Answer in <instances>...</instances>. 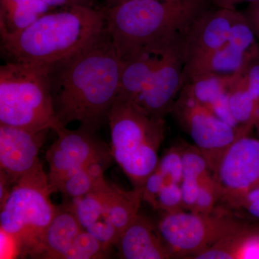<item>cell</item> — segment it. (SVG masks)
<instances>
[{
  "mask_svg": "<svg viewBox=\"0 0 259 259\" xmlns=\"http://www.w3.org/2000/svg\"><path fill=\"white\" fill-rule=\"evenodd\" d=\"M83 228L69 203L64 201L42 233L29 256L33 258L64 259L76 237Z\"/></svg>",
  "mask_w": 259,
  "mask_h": 259,
  "instance_id": "9a60e30c",
  "label": "cell"
},
{
  "mask_svg": "<svg viewBox=\"0 0 259 259\" xmlns=\"http://www.w3.org/2000/svg\"><path fill=\"white\" fill-rule=\"evenodd\" d=\"M125 1H127V0H107V7L112 6V5L119 4V3H122V2Z\"/></svg>",
  "mask_w": 259,
  "mask_h": 259,
  "instance_id": "74e56055",
  "label": "cell"
},
{
  "mask_svg": "<svg viewBox=\"0 0 259 259\" xmlns=\"http://www.w3.org/2000/svg\"><path fill=\"white\" fill-rule=\"evenodd\" d=\"M164 54L144 52L122 61L120 86L116 100L134 103Z\"/></svg>",
  "mask_w": 259,
  "mask_h": 259,
  "instance_id": "e0dca14e",
  "label": "cell"
},
{
  "mask_svg": "<svg viewBox=\"0 0 259 259\" xmlns=\"http://www.w3.org/2000/svg\"><path fill=\"white\" fill-rule=\"evenodd\" d=\"M105 28L103 10L68 7L42 15L21 31L0 32L1 53L7 61L49 66L81 50Z\"/></svg>",
  "mask_w": 259,
  "mask_h": 259,
  "instance_id": "3957f363",
  "label": "cell"
},
{
  "mask_svg": "<svg viewBox=\"0 0 259 259\" xmlns=\"http://www.w3.org/2000/svg\"><path fill=\"white\" fill-rule=\"evenodd\" d=\"M233 208L245 209L252 216L259 219V187L238 199Z\"/></svg>",
  "mask_w": 259,
  "mask_h": 259,
  "instance_id": "1f68e13d",
  "label": "cell"
},
{
  "mask_svg": "<svg viewBox=\"0 0 259 259\" xmlns=\"http://www.w3.org/2000/svg\"><path fill=\"white\" fill-rule=\"evenodd\" d=\"M95 182L90 176L88 168H80L64 179L56 186L55 192H61L66 198L82 197L93 190Z\"/></svg>",
  "mask_w": 259,
  "mask_h": 259,
  "instance_id": "d4e9b609",
  "label": "cell"
},
{
  "mask_svg": "<svg viewBox=\"0 0 259 259\" xmlns=\"http://www.w3.org/2000/svg\"><path fill=\"white\" fill-rule=\"evenodd\" d=\"M115 247L122 259L175 258L162 239L157 226L140 214L121 234Z\"/></svg>",
  "mask_w": 259,
  "mask_h": 259,
  "instance_id": "5bb4252c",
  "label": "cell"
},
{
  "mask_svg": "<svg viewBox=\"0 0 259 259\" xmlns=\"http://www.w3.org/2000/svg\"><path fill=\"white\" fill-rule=\"evenodd\" d=\"M153 208L161 209L165 212V214H173L185 211L180 185L175 183L166 184L158 194Z\"/></svg>",
  "mask_w": 259,
  "mask_h": 259,
  "instance_id": "83f0119b",
  "label": "cell"
},
{
  "mask_svg": "<svg viewBox=\"0 0 259 259\" xmlns=\"http://www.w3.org/2000/svg\"><path fill=\"white\" fill-rule=\"evenodd\" d=\"M211 7L205 0H127L103 11L105 28L124 61L177 47L194 20Z\"/></svg>",
  "mask_w": 259,
  "mask_h": 259,
  "instance_id": "7a4b0ae2",
  "label": "cell"
},
{
  "mask_svg": "<svg viewBox=\"0 0 259 259\" xmlns=\"http://www.w3.org/2000/svg\"><path fill=\"white\" fill-rule=\"evenodd\" d=\"M113 160L135 188L143 187L158 166L164 119L146 115L134 104L115 100L107 117Z\"/></svg>",
  "mask_w": 259,
  "mask_h": 259,
  "instance_id": "277c9868",
  "label": "cell"
},
{
  "mask_svg": "<svg viewBox=\"0 0 259 259\" xmlns=\"http://www.w3.org/2000/svg\"><path fill=\"white\" fill-rule=\"evenodd\" d=\"M228 102L241 134L248 136L258 118L259 102L248 91L239 74H235L228 90Z\"/></svg>",
  "mask_w": 259,
  "mask_h": 259,
  "instance_id": "ffe728a7",
  "label": "cell"
},
{
  "mask_svg": "<svg viewBox=\"0 0 259 259\" xmlns=\"http://www.w3.org/2000/svg\"><path fill=\"white\" fill-rule=\"evenodd\" d=\"M142 201V187L126 191L111 184L105 204V216L115 227L119 238L139 215Z\"/></svg>",
  "mask_w": 259,
  "mask_h": 259,
  "instance_id": "ac0fdd59",
  "label": "cell"
},
{
  "mask_svg": "<svg viewBox=\"0 0 259 259\" xmlns=\"http://www.w3.org/2000/svg\"><path fill=\"white\" fill-rule=\"evenodd\" d=\"M165 185L166 180L164 177L158 170L155 169L143 186V200L153 207L158 194Z\"/></svg>",
  "mask_w": 259,
  "mask_h": 259,
  "instance_id": "f546056e",
  "label": "cell"
},
{
  "mask_svg": "<svg viewBox=\"0 0 259 259\" xmlns=\"http://www.w3.org/2000/svg\"><path fill=\"white\" fill-rule=\"evenodd\" d=\"M258 1L259 0H229V7L231 8H236V5L241 3H247L250 4Z\"/></svg>",
  "mask_w": 259,
  "mask_h": 259,
  "instance_id": "8d00e7d4",
  "label": "cell"
},
{
  "mask_svg": "<svg viewBox=\"0 0 259 259\" xmlns=\"http://www.w3.org/2000/svg\"><path fill=\"white\" fill-rule=\"evenodd\" d=\"M111 184L103 179L95 183L90 193L66 200L83 229H88L100 220L107 219L105 216V204Z\"/></svg>",
  "mask_w": 259,
  "mask_h": 259,
  "instance_id": "44dd1931",
  "label": "cell"
},
{
  "mask_svg": "<svg viewBox=\"0 0 259 259\" xmlns=\"http://www.w3.org/2000/svg\"><path fill=\"white\" fill-rule=\"evenodd\" d=\"M205 1L216 8H230L229 0H205Z\"/></svg>",
  "mask_w": 259,
  "mask_h": 259,
  "instance_id": "d590c367",
  "label": "cell"
},
{
  "mask_svg": "<svg viewBox=\"0 0 259 259\" xmlns=\"http://www.w3.org/2000/svg\"><path fill=\"white\" fill-rule=\"evenodd\" d=\"M52 8L56 7L68 8L71 6L93 7L94 0H41Z\"/></svg>",
  "mask_w": 259,
  "mask_h": 259,
  "instance_id": "e575fe53",
  "label": "cell"
},
{
  "mask_svg": "<svg viewBox=\"0 0 259 259\" xmlns=\"http://www.w3.org/2000/svg\"><path fill=\"white\" fill-rule=\"evenodd\" d=\"M234 77L235 74L199 75L189 79L180 93L185 94L210 110L214 104L228 94Z\"/></svg>",
  "mask_w": 259,
  "mask_h": 259,
  "instance_id": "d6986e66",
  "label": "cell"
},
{
  "mask_svg": "<svg viewBox=\"0 0 259 259\" xmlns=\"http://www.w3.org/2000/svg\"><path fill=\"white\" fill-rule=\"evenodd\" d=\"M49 131L0 125V173L12 185L42 164L39 151Z\"/></svg>",
  "mask_w": 259,
  "mask_h": 259,
  "instance_id": "4fadbf2b",
  "label": "cell"
},
{
  "mask_svg": "<svg viewBox=\"0 0 259 259\" xmlns=\"http://www.w3.org/2000/svg\"><path fill=\"white\" fill-rule=\"evenodd\" d=\"M184 66L179 44L165 53L133 104L146 115L164 119L171 112L177 95L185 84Z\"/></svg>",
  "mask_w": 259,
  "mask_h": 259,
  "instance_id": "8fae6325",
  "label": "cell"
},
{
  "mask_svg": "<svg viewBox=\"0 0 259 259\" xmlns=\"http://www.w3.org/2000/svg\"><path fill=\"white\" fill-rule=\"evenodd\" d=\"M200 182L196 180H182L180 184L182 190L184 209L188 212H193L197 202Z\"/></svg>",
  "mask_w": 259,
  "mask_h": 259,
  "instance_id": "4dcf8cb0",
  "label": "cell"
},
{
  "mask_svg": "<svg viewBox=\"0 0 259 259\" xmlns=\"http://www.w3.org/2000/svg\"><path fill=\"white\" fill-rule=\"evenodd\" d=\"M256 53L248 54L227 40L223 47L184 66L185 83L199 75L238 74Z\"/></svg>",
  "mask_w": 259,
  "mask_h": 259,
  "instance_id": "2e32d148",
  "label": "cell"
},
{
  "mask_svg": "<svg viewBox=\"0 0 259 259\" xmlns=\"http://www.w3.org/2000/svg\"><path fill=\"white\" fill-rule=\"evenodd\" d=\"M156 169L164 177L166 185L169 183L180 185L183 180V163L179 145L167 150L160 158Z\"/></svg>",
  "mask_w": 259,
  "mask_h": 259,
  "instance_id": "484cf974",
  "label": "cell"
},
{
  "mask_svg": "<svg viewBox=\"0 0 259 259\" xmlns=\"http://www.w3.org/2000/svg\"><path fill=\"white\" fill-rule=\"evenodd\" d=\"M42 164L22 177L1 204V230L16 243L18 255L29 256L57 212Z\"/></svg>",
  "mask_w": 259,
  "mask_h": 259,
  "instance_id": "8992f818",
  "label": "cell"
},
{
  "mask_svg": "<svg viewBox=\"0 0 259 259\" xmlns=\"http://www.w3.org/2000/svg\"><path fill=\"white\" fill-rule=\"evenodd\" d=\"M110 250L93 235L83 229L65 253L64 259L105 258Z\"/></svg>",
  "mask_w": 259,
  "mask_h": 259,
  "instance_id": "603a6c76",
  "label": "cell"
},
{
  "mask_svg": "<svg viewBox=\"0 0 259 259\" xmlns=\"http://www.w3.org/2000/svg\"><path fill=\"white\" fill-rule=\"evenodd\" d=\"M122 60L106 28L72 55L49 66L56 117L96 131L107 120L120 86Z\"/></svg>",
  "mask_w": 259,
  "mask_h": 259,
  "instance_id": "6da1fadb",
  "label": "cell"
},
{
  "mask_svg": "<svg viewBox=\"0 0 259 259\" xmlns=\"http://www.w3.org/2000/svg\"><path fill=\"white\" fill-rule=\"evenodd\" d=\"M233 259H259V232L246 227L234 236Z\"/></svg>",
  "mask_w": 259,
  "mask_h": 259,
  "instance_id": "4316f807",
  "label": "cell"
},
{
  "mask_svg": "<svg viewBox=\"0 0 259 259\" xmlns=\"http://www.w3.org/2000/svg\"><path fill=\"white\" fill-rule=\"evenodd\" d=\"M171 112L204 155L210 171L227 148L242 137L234 127L182 93L179 94Z\"/></svg>",
  "mask_w": 259,
  "mask_h": 259,
  "instance_id": "ba28073f",
  "label": "cell"
},
{
  "mask_svg": "<svg viewBox=\"0 0 259 259\" xmlns=\"http://www.w3.org/2000/svg\"><path fill=\"white\" fill-rule=\"evenodd\" d=\"M243 13L253 29L259 44V1L248 4Z\"/></svg>",
  "mask_w": 259,
  "mask_h": 259,
  "instance_id": "836d02e7",
  "label": "cell"
},
{
  "mask_svg": "<svg viewBox=\"0 0 259 259\" xmlns=\"http://www.w3.org/2000/svg\"><path fill=\"white\" fill-rule=\"evenodd\" d=\"M60 123L51 95L49 66L7 61L0 67V125L30 131Z\"/></svg>",
  "mask_w": 259,
  "mask_h": 259,
  "instance_id": "5b68a950",
  "label": "cell"
},
{
  "mask_svg": "<svg viewBox=\"0 0 259 259\" xmlns=\"http://www.w3.org/2000/svg\"><path fill=\"white\" fill-rule=\"evenodd\" d=\"M247 226L224 211L215 209L206 214L186 211L165 214L157 224L162 239L175 258H192Z\"/></svg>",
  "mask_w": 259,
  "mask_h": 259,
  "instance_id": "52a82bcc",
  "label": "cell"
},
{
  "mask_svg": "<svg viewBox=\"0 0 259 259\" xmlns=\"http://www.w3.org/2000/svg\"><path fill=\"white\" fill-rule=\"evenodd\" d=\"M179 146L183 163V180L200 182L212 175L207 160L198 148L187 143H182Z\"/></svg>",
  "mask_w": 259,
  "mask_h": 259,
  "instance_id": "cb8c5ba5",
  "label": "cell"
},
{
  "mask_svg": "<svg viewBox=\"0 0 259 259\" xmlns=\"http://www.w3.org/2000/svg\"><path fill=\"white\" fill-rule=\"evenodd\" d=\"M42 15L10 2L0 0V32L14 33L28 28Z\"/></svg>",
  "mask_w": 259,
  "mask_h": 259,
  "instance_id": "7402d4cb",
  "label": "cell"
},
{
  "mask_svg": "<svg viewBox=\"0 0 259 259\" xmlns=\"http://www.w3.org/2000/svg\"><path fill=\"white\" fill-rule=\"evenodd\" d=\"M220 200L217 184L212 175L200 181L199 190L194 211L196 213H210L215 209V204Z\"/></svg>",
  "mask_w": 259,
  "mask_h": 259,
  "instance_id": "f1b7e54d",
  "label": "cell"
},
{
  "mask_svg": "<svg viewBox=\"0 0 259 259\" xmlns=\"http://www.w3.org/2000/svg\"><path fill=\"white\" fill-rule=\"evenodd\" d=\"M255 127L257 129V132H258L259 136V113L258 115V118H257L256 122H255Z\"/></svg>",
  "mask_w": 259,
  "mask_h": 259,
  "instance_id": "f35d334b",
  "label": "cell"
},
{
  "mask_svg": "<svg viewBox=\"0 0 259 259\" xmlns=\"http://www.w3.org/2000/svg\"><path fill=\"white\" fill-rule=\"evenodd\" d=\"M5 1L10 2L39 15L47 14L54 9L41 0H5Z\"/></svg>",
  "mask_w": 259,
  "mask_h": 259,
  "instance_id": "d6a6232c",
  "label": "cell"
},
{
  "mask_svg": "<svg viewBox=\"0 0 259 259\" xmlns=\"http://www.w3.org/2000/svg\"><path fill=\"white\" fill-rule=\"evenodd\" d=\"M211 174L220 200L233 208L238 199L259 187V139L238 138L223 153Z\"/></svg>",
  "mask_w": 259,
  "mask_h": 259,
  "instance_id": "30bf717a",
  "label": "cell"
},
{
  "mask_svg": "<svg viewBox=\"0 0 259 259\" xmlns=\"http://www.w3.org/2000/svg\"><path fill=\"white\" fill-rule=\"evenodd\" d=\"M242 15L236 8L212 6L199 15L181 39L180 49L184 64L223 47L233 24Z\"/></svg>",
  "mask_w": 259,
  "mask_h": 259,
  "instance_id": "7c38bea8",
  "label": "cell"
},
{
  "mask_svg": "<svg viewBox=\"0 0 259 259\" xmlns=\"http://www.w3.org/2000/svg\"><path fill=\"white\" fill-rule=\"evenodd\" d=\"M53 131L57 139L47 151L49 184L53 192L56 186L71 174L90 163L102 160H113L111 149L97 137L95 131L79 126L71 131L58 124Z\"/></svg>",
  "mask_w": 259,
  "mask_h": 259,
  "instance_id": "9c48e42d",
  "label": "cell"
}]
</instances>
